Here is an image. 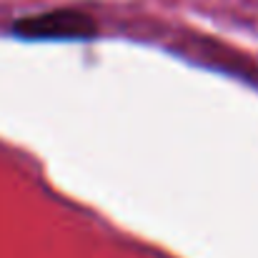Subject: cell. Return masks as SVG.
I'll return each mask as SVG.
<instances>
[{
    "instance_id": "obj_1",
    "label": "cell",
    "mask_w": 258,
    "mask_h": 258,
    "mask_svg": "<svg viewBox=\"0 0 258 258\" xmlns=\"http://www.w3.org/2000/svg\"><path fill=\"white\" fill-rule=\"evenodd\" d=\"M15 35L30 38V40H83L95 35V23L93 18L81 10H50V13H38L30 18H23L13 28Z\"/></svg>"
}]
</instances>
